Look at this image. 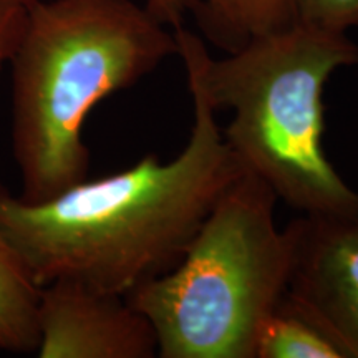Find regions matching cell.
Masks as SVG:
<instances>
[{
    "mask_svg": "<svg viewBox=\"0 0 358 358\" xmlns=\"http://www.w3.org/2000/svg\"><path fill=\"white\" fill-rule=\"evenodd\" d=\"M192 127L176 158L77 182L43 203L0 185V231L38 287L73 280L127 295L173 271L226 187L243 171L217 110L192 80Z\"/></svg>",
    "mask_w": 358,
    "mask_h": 358,
    "instance_id": "cell-1",
    "label": "cell"
},
{
    "mask_svg": "<svg viewBox=\"0 0 358 358\" xmlns=\"http://www.w3.org/2000/svg\"><path fill=\"white\" fill-rule=\"evenodd\" d=\"M173 55L174 32L133 0H34L8 62L19 198L43 203L87 179L90 113Z\"/></svg>",
    "mask_w": 358,
    "mask_h": 358,
    "instance_id": "cell-2",
    "label": "cell"
},
{
    "mask_svg": "<svg viewBox=\"0 0 358 358\" xmlns=\"http://www.w3.org/2000/svg\"><path fill=\"white\" fill-rule=\"evenodd\" d=\"M173 32L186 78L217 111H232L222 136L244 171L301 214L357 211L358 191L324 148L327 82L358 65V45L347 34L294 20L214 58L198 34L185 27Z\"/></svg>",
    "mask_w": 358,
    "mask_h": 358,
    "instance_id": "cell-3",
    "label": "cell"
},
{
    "mask_svg": "<svg viewBox=\"0 0 358 358\" xmlns=\"http://www.w3.org/2000/svg\"><path fill=\"white\" fill-rule=\"evenodd\" d=\"M275 192L241 171L173 271L124 295L153 325L161 358H256L264 322L290 287L294 245Z\"/></svg>",
    "mask_w": 358,
    "mask_h": 358,
    "instance_id": "cell-4",
    "label": "cell"
},
{
    "mask_svg": "<svg viewBox=\"0 0 358 358\" xmlns=\"http://www.w3.org/2000/svg\"><path fill=\"white\" fill-rule=\"evenodd\" d=\"M40 358H153V325L124 295L103 292L73 280L40 287Z\"/></svg>",
    "mask_w": 358,
    "mask_h": 358,
    "instance_id": "cell-5",
    "label": "cell"
},
{
    "mask_svg": "<svg viewBox=\"0 0 358 358\" xmlns=\"http://www.w3.org/2000/svg\"><path fill=\"white\" fill-rule=\"evenodd\" d=\"M285 229L294 245L290 290L310 302L358 358V209L301 214Z\"/></svg>",
    "mask_w": 358,
    "mask_h": 358,
    "instance_id": "cell-6",
    "label": "cell"
},
{
    "mask_svg": "<svg viewBox=\"0 0 358 358\" xmlns=\"http://www.w3.org/2000/svg\"><path fill=\"white\" fill-rule=\"evenodd\" d=\"M256 358H353V353L330 322L289 287L259 332Z\"/></svg>",
    "mask_w": 358,
    "mask_h": 358,
    "instance_id": "cell-7",
    "label": "cell"
},
{
    "mask_svg": "<svg viewBox=\"0 0 358 358\" xmlns=\"http://www.w3.org/2000/svg\"><path fill=\"white\" fill-rule=\"evenodd\" d=\"M203 37L226 53L294 22L292 0H199L192 10Z\"/></svg>",
    "mask_w": 358,
    "mask_h": 358,
    "instance_id": "cell-8",
    "label": "cell"
},
{
    "mask_svg": "<svg viewBox=\"0 0 358 358\" xmlns=\"http://www.w3.org/2000/svg\"><path fill=\"white\" fill-rule=\"evenodd\" d=\"M38 297L40 287L0 231V350L37 352Z\"/></svg>",
    "mask_w": 358,
    "mask_h": 358,
    "instance_id": "cell-9",
    "label": "cell"
},
{
    "mask_svg": "<svg viewBox=\"0 0 358 358\" xmlns=\"http://www.w3.org/2000/svg\"><path fill=\"white\" fill-rule=\"evenodd\" d=\"M294 20L347 34L358 29V0H292Z\"/></svg>",
    "mask_w": 358,
    "mask_h": 358,
    "instance_id": "cell-10",
    "label": "cell"
},
{
    "mask_svg": "<svg viewBox=\"0 0 358 358\" xmlns=\"http://www.w3.org/2000/svg\"><path fill=\"white\" fill-rule=\"evenodd\" d=\"M29 0H0V71L19 47L29 20Z\"/></svg>",
    "mask_w": 358,
    "mask_h": 358,
    "instance_id": "cell-11",
    "label": "cell"
},
{
    "mask_svg": "<svg viewBox=\"0 0 358 358\" xmlns=\"http://www.w3.org/2000/svg\"><path fill=\"white\" fill-rule=\"evenodd\" d=\"M199 0H145V8L159 24L168 29L182 27V22L192 13Z\"/></svg>",
    "mask_w": 358,
    "mask_h": 358,
    "instance_id": "cell-12",
    "label": "cell"
},
{
    "mask_svg": "<svg viewBox=\"0 0 358 358\" xmlns=\"http://www.w3.org/2000/svg\"><path fill=\"white\" fill-rule=\"evenodd\" d=\"M29 2H34V0H29Z\"/></svg>",
    "mask_w": 358,
    "mask_h": 358,
    "instance_id": "cell-13",
    "label": "cell"
}]
</instances>
